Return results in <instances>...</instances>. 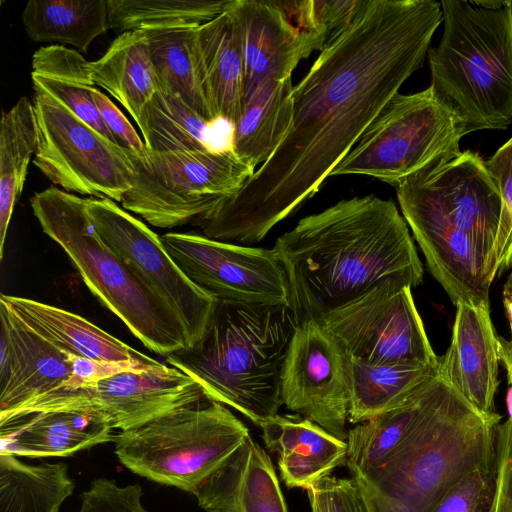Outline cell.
<instances>
[{"label": "cell", "mask_w": 512, "mask_h": 512, "mask_svg": "<svg viewBox=\"0 0 512 512\" xmlns=\"http://www.w3.org/2000/svg\"><path fill=\"white\" fill-rule=\"evenodd\" d=\"M443 22L433 0H362L293 87L289 129L233 196L196 225L223 242L257 243L310 199L419 68Z\"/></svg>", "instance_id": "6da1fadb"}, {"label": "cell", "mask_w": 512, "mask_h": 512, "mask_svg": "<svg viewBox=\"0 0 512 512\" xmlns=\"http://www.w3.org/2000/svg\"><path fill=\"white\" fill-rule=\"evenodd\" d=\"M273 249L298 325L319 323L386 280L411 288L423 281L404 217L392 200L375 195L344 199L302 218Z\"/></svg>", "instance_id": "7a4b0ae2"}, {"label": "cell", "mask_w": 512, "mask_h": 512, "mask_svg": "<svg viewBox=\"0 0 512 512\" xmlns=\"http://www.w3.org/2000/svg\"><path fill=\"white\" fill-rule=\"evenodd\" d=\"M297 327L289 305L218 301L200 341L165 362L259 426L283 404L281 372Z\"/></svg>", "instance_id": "3957f363"}, {"label": "cell", "mask_w": 512, "mask_h": 512, "mask_svg": "<svg viewBox=\"0 0 512 512\" xmlns=\"http://www.w3.org/2000/svg\"><path fill=\"white\" fill-rule=\"evenodd\" d=\"M430 88L463 135L512 123V1L444 0Z\"/></svg>", "instance_id": "277c9868"}, {"label": "cell", "mask_w": 512, "mask_h": 512, "mask_svg": "<svg viewBox=\"0 0 512 512\" xmlns=\"http://www.w3.org/2000/svg\"><path fill=\"white\" fill-rule=\"evenodd\" d=\"M498 424L481 415L437 373L427 382L408 436L383 465L363 476L412 512H430L470 472L495 473Z\"/></svg>", "instance_id": "5b68a950"}, {"label": "cell", "mask_w": 512, "mask_h": 512, "mask_svg": "<svg viewBox=\"0 0 512 512\" xmlns=\"http://www.w3.org/2000/svg\"><path fill=\"white\" fill-rule=\"evenodd\" d=\"M89 198L52 185L30 198L42 231L68 256L86 287L147 349L168 356L190 348L181 322L97 234Z\"/></svg>", "instance_id": "8992f818"}, {"label": "cell", "mask_w": 512, "mask_h": 512, "mask_svg": "<svg viewBox=\"0 0 512 512\" xmlns=\"http://www.w3.org/2000/svg\"><path fill=\"white\" fill-rule=\"evenodd\" d=\"M248 436L230 410L205 399L120 431L113 442L117 458L133 473L193 493Z\"/></svg>", "instance_id": "52a82bcc"}, {"label": "cell", "mask_w": 512, "mask_h": 512, "mask_svg": "<svg viewBox=\"0 0 512 512\" xmlns=\"http://www.w3.org/2000/svg\"><path fill=\"white\" fill-rule=\"evenodd\" d=\"M133 164L132 188L122 208L158 228L196 222L236 194L255 170L228 148L126 152Z\"/></svg>", "instance_id": "ba28073f"}, {"label": "cell", "mask_w": 512, "mask_h": 512, "mask_svg": "<svg viewBox=\"0 0 512 512\" xmlns=\"http://www.w3.org/2000/svg\"><path fill=\"white\" fill-rule=\"evenodd\" d=\"M463 136L456 117L430 87L397 93L330 176L366 175L394 186L432 162L458 155Z\"/></svg>", "instance_id": "9c48e42d"}, {"label": "cell", "mask_w": 512, "mask_h": 512, "mask_svg": "<svg viewBox=\"0 0 512 512\" xmlns=\"http://www.w3.org/2000/svg\"><path fill=\"white\" fill-rule=\"evenodd\" d=\"M38 144L33 164L70 193L122 202L132 188L133 164L105 138L50 95L34 90Z\"/></svg>", "instance_id": "30bf717a"}, {"label": "cell", "mask_w": 512, "mask_h": 512, "mask_svg": "<svg viewBox=\"0 0 512 512\" xmlns=\"http://www.w3.org/2000/svg\"><path fill=\"white\" fill-rule=\"evenodd\" d=\"M319 324L340 351L373 365L438 366L411 287L386 280Z\"/></svg>", "instance_id": "8fae6325"}, {"label": "cell", "mask_w": 512, "mask_h": 512, "mask_svg": "<svg viewBox=\"0 0 512 512\" xmlns=\"http://www.w3.org/2000/svg\"><path fill=\"white\" fill-rule=\"evenodd\" d=\"M0 423L55 410L96 409L72 354L45 340L0 304Z\"/></svg>", "instance_id": "7c38bea8"}, {"label": "cell", "mask_w": 512, "mask_h": 512, "mask_svg": "<svg viewBox=\"0 0 512 512\" xmlns=\"http://www.w3.org/2000/svg\"><path fill=\"white\" fill-rule=\"evenodd\" d=\"M87 212L100 238L175 314L190 347L199 342L219 300L186 276L167 252L161 236L115 201L91 197Z\"/></svg>", "instance_id": "4fadbf2b"}, {"label": "cell", "mask_w": 512, "mask_h": 512, "mask_svg": "<svg viewBox=\"0 0 512 512\" xmlns=\"http://www.w3.org/2000/svg\"><path fill=\"white\" fill-rule=\"evenodd\" d=\"M161 240L186 276L219 301L289 305L286 272L275 250L237 245L194 232Z\"/></svg>", "instance_id": "5bb4252c"}, {"label": "cell", "mask_w": 512, "mask_h": 512, "mask_svg": "<svg viewBox=\"0 0 512 512\" xmlns=\"http://www.w3.org/2000/svg\"><path fill=\"white\" fill-rule=\"evenodd\" d=\"M344 358L319 323L298 325L281 372V397L289 410L346 441L348 394Z\"/></svg>", "instance_id": "9a60e30c"}, {"label": "cell", "mask_w": 512, "mask_h": 512, "mask_svg": "<svg viewBox=\"0 0 512 512\" xmlns=\"http://www.w3.org/2000/svg\"><path fill=\"white\" fill-rule=\"evenodd\" d=\"M407 225L420 246L428 270L451 302L490 308L486 267L469 237L406 179L394 185Z\"/></svg>", "instance_id": "2e32d148"}, {"label": "cell", "mask_w": 512, "mask_h": 512, "mask_svg": "<svg viewBox=\"0 0 512 512\" xmlns=\"http://www.w3.org/2000/svg\"><path fill=\"white\" fill-rule=\"evenodd\" d=\"M405 179L469 237L491 281L489 266L498 231L501 196L486 161L476 152L461 151L452 158L432 162Z\"/></svg>", "instance_id": "e0dca14e"}, {"label": "cell", "mask_w": 512, "mask_h": 512, "mask_svg": "<svg viewBox=\"0 0 512 512\" xmlns=\"http://www.w3.org/2000/svg\"><path fill=\"white\" fill-rule=\"evenodd\" d=\"M232 11L244 61V103L262 84L291 77L302 59L324 48L278 1L235 0Z\"/></svg>", "instance_id": "ac0fdd59"}, {"label": "cell", "mask_w": 512, "mask_h": 512, "mask_svg": "<svg viewBox=\"0 0 512 512\" xmlns=\"http://www.w3.org/2000/svg\"><path fill=\"white\" fill-rule=\"evenodd\" d=\"M207 399L201 385L181 370L160 363L99 381L92 391L96 409L115 429L129 430Z\"/></svg>", "instance_id": "d6986e66"}, {"label": "cell", "mask_w": 512, "mask_h": 512, "mask_svg": "<svg viewBox=\"0 0 512 512\" xmlns=\"http://www.w3.org/2000/svg\"><path fill=\"white\" fill-rule=\"evenodd\" d=\"M450 345L439 357L438 375L484 417L500 421L494 397L498 388V336L490 308L456 304Z\"/></svg>", "instance_id": "ffe728a7"}, {"label": "cell", "mask_w": 512, "mask_h": 512, "mask_svg": "<svg viewBox=\"0 0 512 512\" xmlns=\"http://www.w3.org/2000/svg\"><path fill=\"white\" fill-rule=\"evenodd\" d=\"M114 426L101 410H55L0 423V454L67 457L114 440Z\"/></svg>", "instance_id": "44dd1931"}, {"label": "cell", "mask_w": 512, "mask_h": 512, "mask_svg": "<svg viewBox=\"0 0 512 512\" xmlns=\"http://www.w3.org/2000/svg\"><path fill=\"white\" fill-rule=\"evenodd\" d=\"M192 494L206 512H288L271 459L250 435Z\"/></svg>", "instance_id": "7402d4cb"}, {"label": "cell", "mask_w": 512, "mask_h": 512, "mask_svg": "<svg viewBox=\"0 0 512 512\" xmlns=\"http://www.w3.org/2000/svg\"><path fill=\"white\" fill-rule=\"evenodd\" d=\"M280 475L290 488L307 489L347 462V442L299 415H275L259 424Z\"/></svg>", "instance_id": "603a6c76"}, {"label": "cell", "mask_w": 512, "mask_h": 512, "mask_svg": "<svg viewBox=\"0 0 512 512\" xmlns=\"http://www.w3.org/2000/svg\"><path fill=\"white\" fill-rule=\"evenodd\" d=\"M0 304L36 334L72 355L100 361L157 362L82 316L65 309L6 294H1Z\"/></svg>", "instance_id": "cb8c5ba5"}, {"label": "cell", "mask_w": 512, "mask_h": 512, "mask_svg": "<svg viewBox=\"0 0 512 512\" xmlns=\"http://www.w3.org/2000/svg\"><path fill=\"white\" fill-rule=\"evenodd\" d=\"M89 68L95 85L114 97L139 127L158 90L146 30L120 33L98 60L89 62Z\"/></svg>", "instance_id": "d4e9b609"}, {"label": "cell", "mask_w": 512, "mask_h": 512, "mask_svg": "<svg viewBox=\"0 0 512 512\" xmlns=\"http://www.w3.org/2000/svg\"><path fill=\"white\" fill-rule=\"evenodd\" d=\"M196 41L216 113L233 127L244 105V61L232 7L198 27Z\"/></svg>", "instance_id": "484cf974"}, {"label": "cell", "mask_w": 512, "mask_h": 512, "mask_svg": "<svg viewBox=\"0 0 512 512\" xmlns=\"http://www.w3.org/2000/svg\"><path fill=\"white\" fill-rule=\"evenodd\" d=\"M198 27L146 30L158 90L180 98L210 123L219 119L213 105L202 63L196 32Z\"/></svg>", "instance_id": "4316f807"}, {"label": "cell", "mask_w": 512, "mask_h": 512, "mask_svg": "<svg viewBox=\"0 0 512 512\" xmlns=\"http://www.w3.org/2000/svg\"><path fill=\"white\" fill-rule=\"evenodd\" d=\"M293 87L291 77L265 82L244 103L232 127L231 150L254 170L273 154L289 129Z\"/></svg>", "instance_id": "83f0119b"}, {"label": "cell", "mask_w": 512, "mask_h": 512, "mask_svg": "<svg viewBox=\"0 0 512 512\" xmlns=\"http://www.w3.org/2000/svg\"><path fill=\"white\" fill-rule=\"evenodd\" d=\"M344 367L348 422L355 425L395 407L438 373V366L373 365L347 356Z\"/></svg>", "instance_id": "f1b7e54d"}, {"label": "cell", "mask_w": 512, "mask_h": 512, "mask_svg": "<svg viewBox=\"0 0 512 512\" xmlns=\"http://www.w3.org/2000/svg\"><path fill=\"white\" fill-rule=\"evenodd\" d=\"M89 62L76 49L42 46L32 56L33 89L50 95L114 143L93 99L96 85Z\"/></svg>", "instance_id": "f546056e"}, {"label": "cell", "mask_w": 512, "mask_h": 512, "mask_svg": "<svg viewBox=\"0 0 512 512\" xmlns=\"http://www.w3.org/2000/svg\"><path fill=\"white\" fill-rule=\"evenodd\" d=\"M21 19L32 41L71 45L80 53L110 29L108 0H30Z\"/></svg>", "instance_id": "4dcf8cb0"}, {"label": "cell", "mask_w": 512, "mask_h": 512, "mask_svg": "<svg viewBox=\"0 0 512 512\" xmlns=\"http://www.w3.org/2000/svg\"><path fill=\"white\" fill-rule=\"evenodd\" d=\"M38 128L33 103L22 96L3 112L0 125V261L15 204L22 193Z\"/></svg>", "instance_id": "1f68e13d"}, {"label": "cell", "mask_w": 512, "mask_h": 512, "mask_svg": "<svg viewBox=\"0 0 512 512\" xmlns=\"http://www.w3.org/2000/svg\"><path fill=\"white\" fill-rule=\"evenodd\" d=\"M74 488L62 462L34 465L0 454V512H59Z\"/></svg>", "instance_id": "d6a6232c"}, {"label": "cell", "mask_w": 512, "mask_h": 512, "mask_svg": "<svg viewBox=\"0 0 512 512\" xmlns=\"http://www.w3.org/2000/svg\"><path fill=\"white\" fill-rule=\"evenodd\" d=\"M428 381L395 407L348 430L346 464L350 471L368 475L395 453L419 415Z\"/></svg>", "instance_id": "836d02e7"}, {"label": "cell", "mask_w": 512, "mask_h": 512, "mask_svg": "<svg viewBox=\"0 0 512 512\" xmlns=\"http://www.w3.org/2000/svg\"><path fill=\"white\" fill-rule=\"evenodd\" d=\"M213 126L177 96L157 90L138 128L146 148L156 152L223 149L214 144Z\"/></svg>", "instance_id": "e575fe53"}, {"label": "cell", "mask_w": 512, "mask_h": 512, "mask_svg": "<svg viewBox=\"0 0 512 512\" xmlns=\"http://www.w3.org/2000/svg\"><path fill=\"white\" fill-rule=\"evenodd\" d=\"M235 0H108L110 29L200 27L228 11Z\"/></svg>", "instance_id": "d590c367"}, {"label": "cell", "mask_w": 512, "mask_h": 512, "mask_svg": "<svg viewBox=\"0 0 512 512\" xmlns=\"http://www.w3.org/2000/svg\"><path fill=\"white\" fill-rule=\"evenodd\" d=\"M501 196L497 236L489 266L491 281L512 265V137L486 161Z\"/></svg>", "instance_id": "8d00e7d4"}, {"label": "cell", "mask_w": 512, "mask_h": 512, "mask_svg": "<svg viewBox=\"0 0 512 512\" xmlns=\"http://www.w3.org/2000/svg\"><path fill=\"white\" fill-rule=\"evenodd\" d=\"M139 484L120 486L113 479H94L81 494L78 512H147Z\"/></svg>", "instance_id": "74e56055"}, {"label": "cell", "mask_w": 512, "mask_h": 512, "mask_svg": "<svg viewBox=\"0 0 512 512\" xmlns=\"http://www.w3.org/2000/svg\"><path fill=\"white\" fill-rule=\"evenodd\" d=\"M495 473L476 469L450 487L430 512H481L489 504Z\"/></svg>", "instance_id": "f35d334b"}, {"label": "cell", "mask_w": 512, "mask_h": 512, "mask_svg": "<svg viewBox=\"0 0 512 512\" xmlns=\"http://www.w3.org/2000/svg\"><path fill=\"white\" fill-rule=\"evenodd\" d=\"M312 512H367L354 480L327 475L306 489Z\"/></svg>", "instance_id": "ab89813d"}, {"label": "cell", "mask_w": 512, "mask_h": 512, "mask_svg": "<svg viewBox=\"0 0 512 512\" xmlns=\"http://www.w3.org/2000/svg\"><path fill=\"white\" fill-rule=\"evenodd\" d=\"M486 512H512V422L496 428V465L492 495Z\"/></svg>", "instance_id": "60d3db41"}, {"label": "cell", "mask_w": 512, "mask_h": 512, "mask_svg": "<svg viewBox=\"0 0 512 512\" xmlns=\"http://www.w3.org/2000/svg\"><path fill=\"white\" fill-rule=\"evenodd\" d=\"M93 99L114 143L125 152L141 156L146 145L121 110L98 88L93 93Z\"/></svg>", "instance_id": "b9f144b4"}, {"label": "cell", "mask_w": 512, "mask_h": 512, "mask_svg": "<svg viewBox=\"0 0 512 512\" xmlns=\"http://www.w3.org/2000/svg\"><path fill=\"white\" fill-rule=\"evenodd\" d=\"M367 512H412L398 498L383 491L362 474L350 471Z\"/></svg>", "instance_id": "7bdbcfd3"}, {"label": "cell", "mask_w": 512, "mask_h": 512, "mask_svg": "<svg viewBox=\"0 0 512 512\" xmlns=\"http://www.w3.org/2000/svg\"><path fill=\"white\" fill-rule=\"evenodd\" d=\"M503 304L510 328V339L498 336V356L507 372L508 383H512V271L503 287Z\"/></svg>", "instance_id": "ee69618b"}, {"label": "cell", "mask_w": 512, "mask_h": 512, "mask_svg": "<svg viewBox=\"0 0 512 512\" xmlns=\"http://www.w3.org/2000/svg\"><path fill=\"white\" fill-rule=\"evenodd\" d=\"M506 404L508 409V420L512 422V383L509 384V388L506 396Z\"/></svg>", "instance_id": "f6af8a7d"}, {"label": "cell", "mask_w": 512, "mask_h": 512, "mask_svg": "<svg viewBox=\"0 0 512 512\" xmlns=\"http://www.w3.org/2000/svg\"><path fill=\"white\" fill-rule=\"evenodd\" d=\"M511 384V383H510Z\"/></svg>", "instance_id": "bcb514c9"}]
</instances>
